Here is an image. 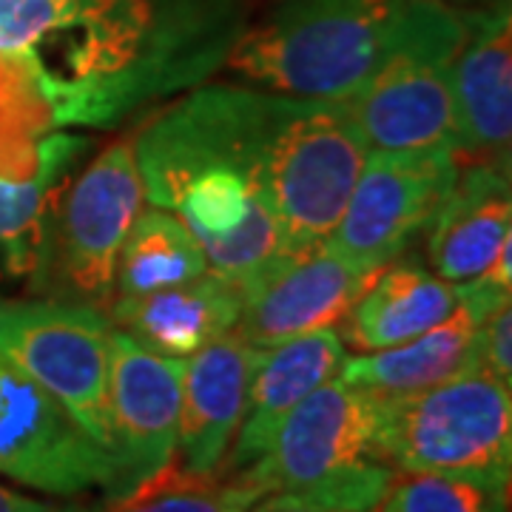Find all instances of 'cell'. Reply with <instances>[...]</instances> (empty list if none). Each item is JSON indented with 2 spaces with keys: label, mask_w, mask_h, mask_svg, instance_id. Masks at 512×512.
<instances>
[{
  "label": "cell",
  "mask_w": 512,
  "mask_h": 512,
  "mask_svg": "<svg viewBox=\"0 0 512 512\" xmlns=\"http://www.w3.org/2000/svg\"><path fill=\"white\" fill-rule=\"evenodd\" d=\"M276 106L279 94L205 86L134 137L148 205L171 211L208 271L239 288L285 251L268 180Z\"/></svg>",
  "instance_id": "obj_1"
},
{
  "label": "cell",
  "mask_w": 512,
  "mask_h": 512,
  "mask_svg": "<svg viewBox=\"0 0 512 512\" xmlns=\"http://www.w3.org/2000/svg\"><path fill=\"white\" fill-rule=\"evenodd\" d=\"M416 0H279L228 49V69L276 94L348 100L379 69Z\"/></svg>",
  "instance_id": "obj_2"
},
{
  "label": "cell",
  "mask_w": 512,
  "mask_h": 512,
  "mask_svg": "<svg viewBox=\"0 0 512 512\" xmlns=\"http://www.w3.org/2000/svg\"><path fill=\"white\" fill-rule=\"evenodd\" d=\"M382 458L396 473H450L510 484L512 387L484 370L384 399Z\"/></svg>",
  "instance_id": "obj_3"
},
{
  "label": "cell",
  "mask_w": 512,
  "mask_h": 512,
  "mask_svg": "<svg viewBox=\"0 0 512 512\" xmlns=\"http://www.w3.org/2000/svg\"><path fill=\"white\" fill-rule=\"evenodd\" d=\"M458 40L461 12L444 0L413 3L402 35L379 69L345 100L370 151H456L453 57Z\"/></svg>",
  "instance_id": "obj_4"
},
{
  "label": "cell",
  "mask_w": 512,
  "mask_h": 512,
  "mask_svg": "<svg viewBox=\"0 0 512 512\" xmlns=\"http://www.w3.org/2000/svg\"><path fill=\"white\" fill-rule=\"evenodd\" d=\"M367 146L348 103L279 94L268 180L285 251L325 242L365 168Z\"/></svg>",
  "instance_id": "obj_5"
},
{
  "label": "cell",
  "mask_w": 512,
  "mask_h": 512,
  "mask_svg": "<svg viewBox=\"0 0 512 512\" xmlns=\"http://www.w3.org/2000/svg\"><path fill=\"white\" fill-rule=\"evenodd\" d=\"M0 353L26 370L111 453V322L106 313L83 302L0 299Z\"/></svg>",
  "instance_id": "obj_6"
},
{
  "label": "cell",
  "mask_w": 512,
  "mask_h": 512,
  "mask_svg": "<svg viewBox=\"0 0 512 512\" xmlns=\"http://www.w3.org/2000/svg\"><path fill=\"white\" fill-rule=\"evenodd\" d=\"M461 160L453 148L370 151L350 200L325 239L367 268H384L427 234L456 183Z\"/></svg>",
  "instance_id": "obj_7"
},
{
  "label": "cell",
  "mask_w": 512,
  "mask_h": 512,
  "mask_svg": "<svg viewBox=\"0 0 512 512\" xmlns=\"http://www.w3.org/2000/svg\"><path fill=\"white\" fill-rule=\"evenodd\" d=\"M0 476L74 498L117 484V461L40 384L0 353Z\"/></svg>",
  "instance_id": "obj_8"
},
{
  "label": "cell",
  "mask_w": 512,
  "mask_h": 512,
  "mask_svg": "<svg viewBox=\"0 0 512 512\" xmlns=\"http://www.w3.org/2000/svg\"><path fill=\"white\" fill-rule=\"evenodd\" d=\"M384 396L339 376L316 387L282 421L268 453L248 473L268 490H311L387 464L379 447Z\"/></svg>",
  "instance_id": "obj_9"
},
{
  "label": "cell",
  "mask_w": 512,
  "mask_h": 512,
  "mask_svg": "<svg viewBox=\"0 0 512 512\" xmlns=\"http://www.w3.org/2000/svg\"><path fill=\"white\" fill-rule=\"evenodd\" d=\"M143 202L134 137L103 148L60 202L52 276H60L83 305H111L117 256Z\"/></svg>",
  "instance_id": "obj_10"
},
{
  "label": "cell",
  "mask_w": 512,
  "mask_h": 512,
  "mask_svg": "<svg viewBox=\"0 0 512 512\" xmlns=\"http://www.w3.org/2000/svg\"><path fill=\"white\" fill-rule=\"evenodd\" d=\"M379 271L353 262L328 242L282 251L242 282L237 333L254 348H274L313 330L342 325Z\"/></svg>",
  "instance_id": "obj_11"
},
{
  "label": "cell",
  "mask_w": 512,
  "mask_h": 512,
  "mask_svg": "<svg viewBox=\"0 0 512 512\" xmlns=\"http://www.w3.org/2000/svg\"><path fill=\"white\" fill-rule=\"evenodd\" d=\"M109 404L117 461V484L106 498L111 504L177 461L183 359L160 356L111 328Z\"/></svg>",
  "instance_id": "obj_12"
},
{
  "label": "cell",
  "mask_w": 512,
  "mask_h": 512,
  "mask_svg": "<svg viewBox=\"0 0 512 512\" xmlns=\"http://www.w3.org/2000/svg\"><path fill=\"white\" fill-rule=\"evenodd\" d=\"M458 160L510 168L512 18L510 0L461 15L453 57Z\"/></svg>",
  "instance_id": "obj_13"
},
{
  "label": "cell",
  "mask_w": 512,
  "mask_h": 512,
  "mask_svg": "<svg viewBox=\"0 0 512 512\" xmlns=\"http://www.w3.org/2000/svg\"><path fill=\"white\" fill-rule=\"evenodd\" d=\"M464 302L450 319L393 348L359 353L342 362L339 379L384 399L410 396L478 370L476 333L481 319L510 302V288L481 276L461 282Z\"/></svg>",
  "instance_id": "obj_14"
},
{
  "label": "cell",
  "mask_w": 512,
  "mask_h": 512,
  "mask_svg": "<svg viewBox=\"0 0 512 512\" xmlns=\"http://www.w3.org/2000/svg\"><path fill=\"white\" fill-rule=\"evenodd\" d=\"M262 348L237 333L220 336L183 359L177 464L194 476H217L234 444Z\"/></svg>",
  "instance_id": "obj_15"
},
{
  "label": "cell",
  "mask_w": 512,
  "mask_h": 512,
  "mask_svg": "<svg viewBox=\"0 0 512 512\" xmlns=\"http://www.w3.org/2000/svg\"><path fill=\"white\" fill-rule=\"evenodd\" d=\"M345 359V342L333 328L262 348L248 387L245 413L220 473H242L254 467L274 444L293 407L308 399L316 387L336 379Z\"/></svg>",
  "instance_id": "obj_16"
},
{
  "label": "cell",
  "mask_w": 512,
  "mask_h": 512,
  "mask_svg": "<svg viewBox=\"0 0 512 512\" xmlns=\"http://www.w3.org/2000/svg\"><path fill=\"white\" fill-rule=\"evenodd\" d=\"M512 248L510 168L467 163L458 168L450 194L427 228V259L433 274L473 282Z\"/></svg>",
  "instance_id": "obj_17"
},
{
  "label": "cell",
  "mask_w": 512,
  "mask_h": 512,
  "mask_svg": "<svg viewBox=\"0 0 512 512\" xmlns=\"http://www.w3.org/2000/svg\"><path fill=\"white\" fill-rule=\"evenodd\" d=\"M239 311L242 288L208 271L165 291L114 299L109 322L160 356L188 359L237 328Z\"/></svg>",
  "instance_id": "obj_18"
},
{
  "label": "cell",
  "mask_w": 512,
  "mask_h": 512,
  "mask_svg": "<svg viewBox=\"0 0 512 512\" xmlns=\"http://www.w3.org/2000/svg\"><path fill=\"white\" fill-rule=\"evenodd\" d=\"M464 302L461 282H450L416 259H393L367 282L339 333L359 353L393 348L450 319Z\"/></svg>",
  "instance_id": "obj_19"
},
{
  "label": "cell",
  "mask_w": 512,
  "mask_h": 512,
  "mask_svg": "<svg viewBox=\"0 0 512 512\" xmlns=\"http://www.w3.org/2000/svg\"><path fill=\"white\" fill-rule=\"evenodd\" d=\"M89 137L66 134L37 60L0 52V177L32 180L55 160H80Z\"/></svg>",
  "instance_id": "obj_20"
},
{
  "label": "cell",
  "mask_w": 512,
  "mask_h": 512,
  "mask_svg": "<svg viewBox=\"0 0 512 512\" xmlns=\"http://www.w3.org/2000/svg\"><path fill=\"white\" fill-rule=\"evenodd\" d=\"M74 163L55 160L32 180L0 177V276L29 279L35 288L52 279L63 185Z\"/></svg>",
  "instance_id": "obj_21"
},
{
  "label": "cell",
  "mask_w": 512,
  "mask_h": 512,
  "mask_svg": "<svg viewBox=\"0 0 512 512\" xmlns=\"http://www.w3.org/2000/svg\"><path fill=\"white\" fill-rule=\"evenodd\" d=\"M208 274L200 242L171 211L148 205L137 214L114 268V299L146 296Z\"/></svg>",
  "instance_id": "obj_22"
},
{
  "label": "cell",
  "mask_w": 512,
  "mask_h": 512,
  "mask_svg": "<svg viewBox=\"0 0 512 512\" xmlns=\"http://www.w3.org/2000/svg\"><path fill=\"white\" fill-rule=\"evenodd\" d=\"M268 490L248 470L194 476L174 461L143 481L120 501H106L109 512H248Z\"/></svg>",
  "instance_id": "obj_23"
},
{
  "label": "cell",
  "mask_w": 512,
  "mask_h": 512,
  "mask_svg": "<svg viewBox=\"0 0 512 512\" xmlns=\"http://www.w3.org/2000/svg\"><path fill=\"white\" fill-rule=\"evenodd\" d=\"M510 484L450 473H396L373 512H507Z\"/></svg>",
  "instance_id": "obj_24"
},
{
  "label": "cell",
  "mask_w": 512,
  "mask_h": 512,
  "mask_svg": "<svg viewBox=\"0 0 512 512\" xmlns=\"http://www.w3.org/2000/svg\"><path fill=\"white\" fill-rule=\"evenodd\" d=\"M393 476L396 470L390 464H370L353 476L311 490H276L262 495L248 512H373Z\"/></svg>",
  "instance_id": "obj_25"
},
{
  "label": "cell",
  "mask_w": 512,
  "mask_h": 512,
  "mask_svg": "<svg viewBox=\"0 0 512 512\" xmlns=\"http://www.w3.org/2000/svg\"><path fill=\"white\" fill-rule=\"evenodd\" d=\"M478 370L512 387V302L490 311L476 333Z\"/></svg>",
  "instance_id": "obj_26"
},
{
  "label": "cell",
  "mask_w": 512,
  "mask_h": 512,
  "mask_svg": "<svg viewBox=\"0 0 512 512\" xmlns=\"http://www.w3.org/2000/svg\"><path fill=\"white\" fill-rule=\"evenodd\" d=\"M52 501H40L32 495H20L0 484V512H46Z\"/></svg>",
  "instance_id": "obj_27"
},
{
  "label": "cell",
  "mask_w": 512,
  "mask_h": 512,
  "mask_svg": "<svg viewBox=\"0 0 512 512\" xmlns=\"http://www.w3.org/2000/svg\"><path fill=\"white\" fill-rule=\"evenodd\" d=\"M46 512H109V504H52Z\"/></svg>",
  "instance_id": "obj_28"
},
{
  "label": "cell",
  "mask_w": 512,
  "mask_h": 512,
  "mask_svg": "<svg viewBox=\"0 0 512 512\" xmlns=\"http://www.w3.org/2000/svg\"><path fill=\"white\" fill-rule=\"evenodd\" d=\"M493 3H495V0H493Z\"/></svg>",
  "instance_id": "obj_29"
}]
</instances>
